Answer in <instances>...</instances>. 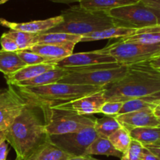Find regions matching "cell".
Wrapping results in <instances>:
<instances>
[{
    "mask_svg": "<svg viewBox=\"0 0 160 160\" xmlns=\"http://www.w3.org/2000/svg\"><path fill=\"white\" fill-rule=\"evenodd\" d=\"M103 90L97 93L81 97L73 101L58 103L53 106H50L49 107L52 109L69 111L74 112L78 115L82 116L100 113L102 106L106 102Z\"/></svg>",
    "mask_w": 160,
    "mask_h": 160,
    "instance_id": "11",
    "label": "cell"
},
{
    "mask_svg": "<svg viewBox=\"0 0 160 160\" xmlns=\"http://www.w3.org/2000/svg\"><path fill=\"white\" fill-rule=\"evenodd\" d=\"M146 7L153 12L158 20V25H160V0H140Z\"/></svg>",
    "mask_w": 160,
    "mask_h": 160,
    "instance_id": "33",
    "label": "cell"
},
{
    "mask_svg": "<svg viewBox=\"0 0 160 160\" xmlns=\"http://www.w3.org/2000/svg\"><path fill=\"white\" fill-rule=\"evenodd\" d=\"M63 19L61 15L51 18L45 19V20H32L24 23H17V22H11L0 18V24L5 28H9L12 31H23V32L31 33V34H45L52 28H55L59 23H62Z\"/></svg>",
    "mask_w": 160,
    "mask_h": 160,
    "instance_id": "14",
    "label": "cell"
},
{
    "mask_svg": "<svg viewBox=\"0 0 160 160\" xmlns=\"http://www.w3.org/2000/svg\"><path fill=\"white\" fill-rule=\"evenodd\" d=\"M93 155L114 156L120 159L123 156V153L116 149L109 138L98 137L89 145L84 153V156H93Z\"/></svg>",
    "mask_w": 160,
    "mask_h": 160,
    "instance_id": "23",
    "label": "cell"
},
{
    "mask_svg": "<svg viewBox=\"0 0 160 160\" xmlns=\"http://www.w3.org/2000/svg\"><path fill=\"white\" fill-rule=\"evenodd\" d=\"M9 0H0V6L2 4H4V3H6V2H8Z\"/></svg>",
    "mask_w": 160,
    "mask_h": 160,
    "instance_id": "42",
    "label": "cell"
},
{
    "mask_svg": "<svg viewBox=\"0 0 160 160\" xmlns=\"http://www.w3.org/2000/svg\"><path fill=\"white\" fill-rule=\"evenodd\" d=\"M117 121L128 131L138 128L160 127V119L158 118L152 109H145L116 116Z\"/></svg>",
    "mask_w": 160,
    "mask_h": 160,
    "instance_id": "13",
    "label": "cell"
},
{
    "mask_svg": "<svg viewBox=\"0 0 160 160\" xmlns=\"http://www.w3.org/2000/svg\"><path fill=\"white\" fill-rule=\"evenodd\" d=\"M81 35L67 33H47L37 34L34 39L35 44H49L56 45H76L81 42Z\"/></svg>",
    "mask_w": 160,
    "mask_h": 160,
    "instance_id": "20",
    "label": "cell"
},
{
    "mask_svg": "<svg viewBox=\"0 0 160 160\" xmlns=\"http://www.w3.org/2000/svg\"><path fill=\"white\" fill-rule=\"evenodd\" d=\"M69 71L66 69L56 68L53 70H48L45 73L39 74L38 76L28 81H21L17 83L12 86L17 88H34L40 86L48 85V84L58 83L63 77L69 74Z\"/></svg>",
    "mask_w": 160,
    "mask_h": 160,
    "instance_id": "17",
    "label": "cell"
},
{
    "mask_svg": "<svg viewBox=\"0 0 160 160\" xmlns=\"http://www.w3.org/2000/svg\"><path fill=\"white\" fill-rule=\"evenodd\" d=\"M133 140L143 145H155L160 141V127H146L134 128L129 131Z\"/></svg>",
    "mask_w": 160,
    "mask_h": 160,
    "instance_id": "25",
    "label": "cell"
},
{
    "mask_svg": "<svg viewBox=\"0 0 160 160\" xmlns=\"http://www.w3.org/2000/svg\"><path fill=\"white\" fill-rule=\"evenodd\" d=\"M26 66L17 52L0 50V72L4 76L12 74Z\"/></svg>",
    "mask_w": 160,
    "mask_h": 160,
    "instance_id": "24",
    "label": "cell"
},
{
    "mask_svg": "<svg viewBox=\"0 0 160 160\" xmlns=\"http://www.w3.org/2000/svg\"><path fill=\"white\" fill-rule=\"evenodd\" d=\"M138 30L131 29V28H120V27H113L108 29L102 30V31H95L84 34L81 38V42H93V41L103 40V39L112 38H122L125 37H131L137 33Z\"/></svg>",
    "mask_w": 160,
    "mask_h": 160,
    "instance_id": "19",
    "label": "cell"
},
{
    "mask_svg": "<svg viewBox=\"0 0 160 160\" xmlns=\"http://www.w3.org/2000/svg\"><path fill=\"white\" fill-rule=\"evenodd\" d=\"M140 0H82L80 6L86 9L98 12H108L111 9L138 3Z\"/></svg>",
    "mask_w": 160,
    "mask_h": 160,
    "instance_id": "22",
    "label": "cell"
},
{
    "mask_svg": "<svg viewBox=\"0 0 160 160\" xmlns=\"http://www.w3.org/2000/svg\"><path fill=\"white\" fill-rule=\"evenodd\" d=\"M0 44L2 46V50L11 52H17L19 51V48L17 46L15 41L9 37L7 34L3 33L0 38Z\"/></svg>",
    "mask_w": 160,
    "mask_h": 160,
    "instance_id": "32",
    "label": "cell"
},
{
    "mask_svg": "<svg viewBox=\"0 0 160 160\" xmlns=\"http://www.w3.org/2000/svg\"><path fill=\"white\" fill-rule=\"evenodd\" d=\"M154 112L155 114H156V117H157L159 119H160V108L156 107V109H154Z\"/></svg>",
    "mask_w": 160,
    "mask_h": 160,
    "instance_id": "41",
    "label": "cell"
},
{
    "mask_svg": "<svg viewBox=\"0 0 160 160\" xmlns=\"http://www.w3.org/2000/svg\"><path fill=\"white\" fill-rule=\"evenodd\" d=\"M6 141V131L0 130V144Z\"/></svg>",
    "mask_w": 160,
    "mask_h": 160,
    "instance_id": "40",
    "label": "cell"
},
{
    "mask_svg": "<svg viewBox=\"0 0 160 160\" xmlns=\"http://www.w3.org/2000/svg\"><path fill=\"white\" fill-rule=\"evenodd\" d=\"M53 2L56 3H64V4H70L73 2H80L82 0H51Z\"/></svg>",
    "mask_w": 160,
    "mask_h": 160,
    "instance_id": "39",
    "label": "cell"
},
{
    "mask_svg": "<svg viewBox=\"0 0 160 160\" xmlns=\"http://www.w3.org/2000/svg\"><path fill=\"white\" fill-rule=\"evenodd\" d=\"M159 102L160 92L147 95V96L141 97V98L130 99L123 103V107L118 115L145 109H155L156 106L159 104Z\"/></svg>",
    "mask_w": 160,
    "mask_h": 160,
    "instance_id": "21",
    "label": "cell"
},
{
    "mask_svg": "<svg viewBox=\"0 0 160 160\" xmlns=\"http://www.w3.org/2000/svg\"><path fill=\"white\" fill-rule=\"evenodd\" d=\"M116 117L105 116L100 119H96L94 128L98 137L109 138L115 131L121 128Z\"/></svg>",
    "mask_w": 160,
    "mask_h": 160,
    "instance_id": "26",
    "label": "cell"
},
{
    "mask_svg": "<svg viewBox=\"0 0 160 160\" xmlns=\"http://www.w3.org/2000/svg\"><path fill=\"white\" fill-rule=\"evenodd\" d=\"M69 160H99L95 159L92 157V156H78V157H73Z\"/></svg>",
    "mask_w": 160,
    "mask_h": 160,
    "instance_id": "38",
    "label": "cell"
},
{
    "mask_svg": "<svg viewBox=\"0 0 160 160\" xmlns=\"http://www.w3.org/2000/svg\"><path fill=\"white\" fill-rule=\"evenodd\" d=\"M109 140L115 147L116 149L121 153H124L129 147L132 138L130 135L129 131L121 127L109 138Z\"/></svg>",
    "mask_w": 160,
    "mask_h": 160,
    "instance_id": "27",
    "label": "cell"
},
{
    "mask_svg": "<svg viewBox=\"0 0 160 160\" xmlns=\"http://www.w3.org/2000/svg\"><path fill=\"white\" fill-rule=\"evenodd\" d=\"M143 149L144 145L142 143L132 139L128 149L123 153L120 160H141Z\"/></svg>",
    "mask_w": 160,
    "mask_h": 160,
    "instance_id": "30",
    "label": "cell"
},
{
    "mask_svg": "<svg viewBox=\"0 0 160 160\" xmlns=\"http://www.w3.org/2000/svg\"><path fill=\"white\" fill-rule=\"evenodd\" d=\"M49 110L46 105L27 101L21 113L6 130V141L12 147L17 158L27 160L48 140L46 127Z\"/></svg>",
    "mask_w": 160,
    "mask_h": 160,
    "instance_id": "1",
    "label": "cell"
},
{
    "mask_svg": "<svg viewBox=\"0 0 160 160\" xmlns=\"http://www.w3.org/2000/svg\"><path fill=\"white\" fill-rule=\"evenodd\" d=\"M112 62H117L112 56L104 52L102 49H98L86 52L73 53L68 57L56 62V67L62 69L80 68Z\"/></svg>",
    "mask_w": 160,
    "mask_h": 160,
    "instance_id": "12",
    "label": "cell"
},
{
    "mask_svg": "<svg viewBox=\"0 0 160 160\" xmlns=\"http://www.w3.org/2000/svg\"><path fill=\"white\" fill-rule=\"evenodd\" d=\"M15 88L26 101L34 102L48 106L73 101L104 89V87L76 85L59 82L40 87Z\"/></svg>",
    "mask_w": 160,
    "mask_h": 160,
    "instance_id": "4",
    "label": "cell"
},
{
    "mask_svg": "<svg viewBox=\"0 0 160 160\" xmlns=\"http://www.w3.org/2000/svg\"><path fill=\"white\" fill-rule=\"evenodd\" d=\"M95 120L96 118L92 115H78L69 111L50 108L47 133L50 136L77 132L94 127Z\"/></svg>",
    "mask_w": 160,
    "mask_h": 160,
    "instance_id": "7",
    "label": "cell"
},
{
    "mask_svg": "<svg viewBox=\"0 0 160 160\" xmlns=\"http://www.w3.org/2000/svg\"><path fill=\"white\" fill-rule=\"evenodd\" d=\"M104 52L112 56L122 66H130L149 61L160 55V43L154 45L117 41L102 48Z\"/></svg>",
    "mask_w": 160,
    "mask_h": 160,
    "instance_id": "5",
    "label": "cell"
},
{
    "mask_svg": "<svg viewBox=\"0 0 160 160\" xmlns=\"http://www.w3.org/2000/svg\"><path fill=\"white\" fill-rule=\"evenodd\" d=\"M57 68L56 62H47V63L37 64V65L26 66L12 74L4 76L8 85H14L17 83L31 80L39 74Z\"/></svg>",
    "mask_w": 160,
    "mask_h": 160,
    "instance_id": "15",
    "label": "cell"
},
{
    "mask_svg": "<svg viewBox=\"0 0 160 160\" xmlns=\"http://www.w3.org/2000/svg\"><path fill=\"white\" fill-rule=\"evenodd\" d=\"M154 145H157V146H160V141H159V142H158L156 144H155Z\"/></svg>",
    "mask_w": 160,
    "mask_h": 160,
    "instance_id": "43",
    "label": "cell"
},
{
    "mask_svg": "<svg viewBox=\"0 0 160 160\" xmlns=\"http://www.w3.org/2000/svg\"><path fill=\"white\" fill-rule=\"evenodd\" d=\"M75 45H56L49 44H35L29 51L36 53L46 59L58 62L73 54Z\"/></svg>",
    "mask_w": 160,
    "mask_h": 160,
    "instance_id": "16",
    "label": "cell"
},
{
    "mask_svg": "<svg viewBox=\"0 0 160 160\" xmlns=\"http://www.w3.org/2000/svg\"><path fill=\"white\" fill-rule=\"evenodd\" d=\"M26 104L27 101L14 86L0 89V130L6 131L21 113Z\"/></svg>",
    "mask_w": 160,
    "mask_h": 160,
    "instance_id": "10",
    "label": "cell"
},
{
    "mask_svg": "<svg viewBox=\"0 0 160 160\" xmlns=\"http://www.w3.org/2000/svg\"><path fill=\"white\" fill-rule=\"evenodd\" d=\"M19 57L21 60L26 64L27 66L29 65H37V64L47 63V62H56L52 60L46 59V58L41 56L36 53L32 52L29 50H23V51L17 52Z\"/></svg>",
    "mask_w": 160,
    "mask_h": 160,
    "instance_id": "29",
    "label": "cell"
},
{
    "mask_svg": "<svg viewBox=\"0 0 160 160\" xmlns=\"http://www.w3.org/2000/svg\"><path fill=\"white\" fill-rule=\"evenodd\" d=\"M123 102H109L106 101L102 106L100 113H103L105 116H116L120 113L122 107H123Z\"/></svg>",
    "mask_w": 160,
    "mask_h": 160,
    "instance_id": "31",
    "label": "cell"
},
{
    "mask_svg": "<svg viewBox=\"0 0 160 160\" xmlns=\"http://www.w3.org/2000/svg\"><path fill=\"white\" fill-rule=\"evenodd\" d=\"M112 19L115 27L141 30L158 25V20L153 12L142 2L106 12Z\"/></svg>",
    "mask_w": 160,
    "mask_h": 160,
    "instance_id": "6",
    "label": "cell"
},
{
    "mask_svg": "<svg viewBox=\"0 0 160 160\" xmlns=\"http://www.w3.org/2000/svg\"><path fill=\"white\" fill-rule=\"evenodd\" d=\"M6 34L15 41L19 48V51L28 50L31 47H32L34 45V39L37 36L36 34L12 30H9L8 32H6Z\"/></svg>",
    "mask_w": 160,
    "mask_h": 160,
    "instance_id": "28",
    "label": "cell"
},
{
    "mask_svg": "<svg viewBox=\"0 0 160 160\" xmlns=\"http://www.w3.org/2000/svg\"><path fill=\"white\" fill-rule=\"evenodd\" d=\"M9 153L8 143L6 141L0 144V160H7V156Z\"/></svg>",
    "mask_w": 160,
    "mask_h": 160,
    "instance_id": "34",
    "label": "cell"
},
{
    "mask_svg": "<svg viewBox=\"0 0 160 160\" xmlns=\"http://www.w3.org/2000/svg\"><path fill=\"white\" fill-rule=\"evenodd\" d=\"M98 138L94 127L77 132L50 135L49 140L56 146L73 157L84 156L86 149Z\"/></svg>",
    "mask_w": 160,
    "mask_h": 160,
    "instance_id": "9",
    "label": "cell"
},
{
    "mask_svg": "<svg viewBox=\"0 0 160 160\" xmlns=\"http://www.w3.org/2000/svg\"><path fill=\"white\" fill-rule=\"evenodd\" d=\"M141 160H160V159L156 156H155L153 153H152L149 150H148L146 148L144 147L142 159Z\"/></svg>",
    "mask_w": 160,
    "mask_h": 160,
    "instance_id": "35",
    "label": "cell"
},
{
    "mask_svg": "<svg viewBox=\"0 0 160 160\" xmlns=\"http://www.w3.org/2000/svg\"><path fill=\"white\" fill-rule=\"evenodd\" d=\"M148 62H149L150 66H151L152 67H153V68L156 69V70L160 71V55L152 58V59H150V60L148 61Z\"/></svg>",
    "mask_w": 160,
    "mask_h": 160,
    "instance_id": "37",
    "label": "cell"
},
{
    "mask_svg": "<svg viewBox=\"0 0 160 160\" xmlns=\"http://www.w3.org/2000/svg\"><path fill=\"white\" fill-rule=\"evenodd\" d=\"M106 101L125 102L160 92V71L148 61L128 66L123 78L104 87Z\"/></svg>",
    "mask_w": 160,
    "mask_h": 160,
    "instance_id": "2",
    "label": "cell"
},
{
    "mask_svg": "<svg viewBox=\"0 0 160 160\" xmlns=\"http://www.w3.org/2000/svg\"><path fill=\"white\" fill-rule=\"evenodd\" d=\"M60 15L63 19L62 23L45 34L67 33L82 36L115 27L112 19L106 12L88 10L80 5L62 11Z\"/></svg>",
    "mask_w": 160,
    "mask_h": 160,
    "instance_id": "3",
    "label": "cell"
},
{
    "mask_svg": "<svg viewBox=\"0 0 160 160\" xmlns=\"http://www.w3.org/2000/svg\"><path fill=\"white\" fill-rule=\"evenodd\" d=\"M71 155L65 152L48 141L39 146L27 160H69L73 158Z\"/></svg>",
    "mask_w": 160,
    "mask_h": 160,
    "instance_id": "18",
    "label": "cell"
},
{
    "mask_svg": "<svg viewBox=\"0 0 160 160\" xmlns=\"http://www.w3.org/2000/svg\"><path fill=\"white\" fill-rule=\"evenodd\" d=\"M156 107H157V108H160V102H159V105H158V106H156Z\"/></svg>",
    "mask_w": 160,
    "mask_h": 160,
    "instance_id": "44",
    "label": "cell"
},
{
    "mask_svg": "<svg viewBox=\"0 0 160 160\" xmlns=\"http://www.w3.org/2000/svg\"><path fill=\"white\" fill-rule=\"evenodd\" d=\"M127 71L128 66H121L116 68L96 70L84 73H70L59 82L76 85L105 87L121 79L125 76Z\"/></svg>",
    "mask_w": 160,
    "mask_h": 160,
    "instance_id": "8",
    "label": "cell"
},
{
    "mask_svg": "<svg viewBox=\"0 0 160 160\" xmlns=\"http://www.w3.org/2000/svg\"><path fill=\"white\" fill-rule=\"evenodd\" d=\"M15 160H21V159H18V158H16V159Z\"/></svg>",
    "mask_w": 160,
    "mask_h": 160,
    "instance_id": "45",
    "label": "cell"
},
{
    "mask_svg": "<svg viewBox=\"0 0 160 160\" xmlns=\"http://www.w3.org/2000/svg\"><path fill=\"white\" fill-rule=\"evenodd\" d=\"M144 147L146 148L148 150H149L152 153H153L155 156H156L160 159V146H157V145H144Z\"/></svg>",
    "mask_w": 160,
    "mask_h": 160,
    "instance_id": "36",
    "label": "cell"
}]
</instances>
